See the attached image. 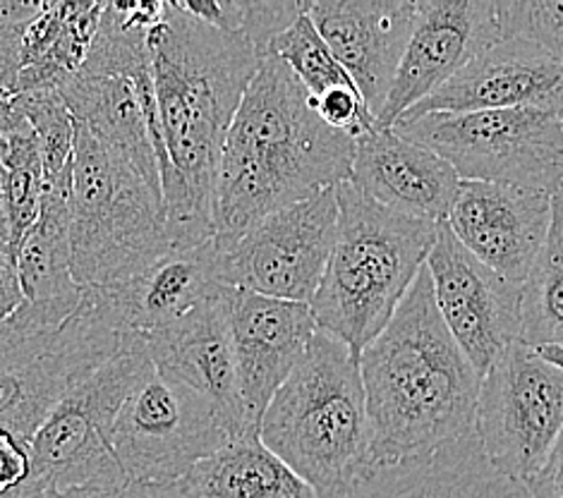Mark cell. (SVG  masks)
I'll return each instance as SVG.
<instances>
[{
    "instance_id": "obj_21",
    "label": "cell",
    "mask_w": 563,
    "mask_h": 498,
    "mask_svg": "<svg viewBox=\"0 0 563 498\" xmlns=\"http://www.w3.org/2000/svg\"><path fill=\"white\" fill-rule=\"evenodd\" d=\"M228 290L221 298L197 307L173 327L135 333V339L161 376L195 388L217 408L233 439L250 427L240 398L231 327H228Z\"/></svg>"
},
{
    "instance_id": "obj_9",
    "label": "cell",
    "mask_w": 563,
    "mask_h": 498,
    "mask_svg": "<svg viewBox=\"0 0 563 498\" xmlns=\"http://www.w3.org/2000/svg\"><path fill=\"white\" fill-rule=\"evenodd\" d=\"M125 347L89 309L60 329L15 331L0 324V427L30 443L53 408Z\"/></svg>"
},
{
    "instance_id": "obj_37",
    "label": "cell",
    "mask_w": 563,
    "mask_h": 498,
    "mask_svg": "<svg viewBox=\"0 0 563 498\" xmlns=\"http://www.w3.org/2000/svg\"><path fill=\"white\" fill-rule=\"evenodd\" d=\"M534 353H538L544 362H549V365H554V367L563 369V347H561V345H542V347H534Z\"/></svg>"
},
{
    "instance_id": "obj_17",
    "label": "cell",
    "mask_w": 563,
    "mask_h": 498,
    "mask_svg": "<svg viewBox=\"0 0 563 498\" xmlns=\"http://www.w3.org/2000/svg\"><path fill=\"white\" fill-rule=\"evenodd\" d=\"M225 302L245 422L260 429L276 390L300 365L319 329L310 305L235 288Z\"/></svg>"
},
{
    "instance_id": "obj_36",
    "label": "cell",
    "mask_w": 563,
    "mask_h": 498,
    "mask_svg": "<svg viewBox=\"0 0 563 498\" xmlns=\"http://www.w3.org/2000/svg\"><path fill=\"white\" fill-rule=\"evenodd\" d=\"M0 247H5L10 254H15L12 245V231H10V185H8V170L0 164Z\"/></svg>"
},
{
    "instance_id": "obj_2",
    "label": "cell",
    "mask_w": 563,
    "mask_h": 498,
    "mask_svg": "<svg viewBox=\"0 0 563 498\" xmlns=\"http://www.w3.org/2000/svg\"><path fill=\"white\" fill-rule=\"evenodd\" d=\"M355 140L321 123L290 67L266 53L223 144L213 242L233 245L272 213L351 180Z\"/></svg>"
},
{
    "instance_id": "obj_31",
    "label": "cell",
    "mask_w": 563,
    "mask_h": 498,
    "mask_svg": "<svg viewBox=\"0 0 563 498\" xmlns=\"http://www.w3.org/2000/svg\"><path fill=\"white\" fill-rule=\"evenodd\" d=\"M44 0H0V97H15L24 36Z\"/></svg>"
},
{
    "instance_id": "obj_10",
    "label": "cell",
    "mask_w": 563,
    "mask_h": 498,
    "mask_svg": "<svg viewBox=\"0 0 563 498\" xmlns=\"http://www.w3.org/2000/svg\"><path fill=\"white\" fill-rule=\"evenodd\" d=\"M231 439L195 388L152 369L120 408L111 443L130 482L176 484Z\"/></svg>"
},
{
    "instance_id": "obj_34",
    "label": "cell",
    "mask_w": 563,
    "mask_h": 498,
    "mask_svg": "<svg viewBox=\"0 0 563 498\" xmlns=\"http://www.w3.org/2000/svg\"><path fill=\"white\" fill-rule=\"evenodd\" d=\"M34 479L30 443L0 427V498H18Z\"/></svg>"
},
{
    "instance_id": "obj_19",
    "label": "cell",
    "mask_w": 563,
    "mask_h": 498,
    "mask_svg": "<svg viewBox=\"0 0 563 498\" xmlns=\"http://www.w3.org/2000/svg\"><path fill=\"white\" fill-rule=\"evenodd\" d=\"M58 91L77 125L130 158L144 178L161 185L158 173L166 164V152L158 125L152 60L128 75L82 65Z\"/></svg>"
},
{
    "instance_id": "obj_16",
    "label": "cell",
    "mask_w": 563,
    "mask_h": 498,
    "mask_svg": "<svg viewBox=\"0 0 563 498\" xmlns=\"http://www.w3.org/2000/svg\"><path fill=\"white\" fill-rule=\"evenodd\" d=\"M552 223V195L504 182L461 180L446 225L501 278L526 283Z\"/></svg>"
},
{
    "instance_id": "obj_26",
    "label": "cell",
    "mask_w": 563,
    "mask_h": 498,
    "mask_svg": "<svg viewBox=\"0 0 563 498\" xmlns=\"http://www.w3.org/2000/svg\"><path fill=\"white\" fill-rule=\"evenodd\" d=\"M106 3L77 0V3H48L30 24L22 48V70L18 91L58 89L85 65L93 36H97Z\"/></svg>"
},
{
    "instance_id": "obj_4",
    "label": "cell",
    "mask_w": 563,
    "mask_h": 498,
    "mask_svg": "<svg viewBox=\"0 0 563 498\" xmlns=\"http://www.w3.org/2000/svg\"><path fill=\"white\" fill-rule=\"evenodd\" d=\"M336 240L310 309L360 362L424 268L439 223L386 209L351 180L336 185Z\"/></svg>"
},
{
    "instance_id": "obj_7",
    "label": "cell",
    "mask_w": 563,
    "mask_h": 498,
    "mask_svg": "<svg viewBox=\"0 0 563 498\" xmlns=\"http://www.w3.org/2000/svg\"><path fill=\"white\" fill-rule=\"evenodd\" d=\"M400 137L434 152L461 180L552 195L563 182V115L542 109L427 113L398 120Z\"/></svg>"
},
{
    "instance_id": "obj_30",
    "label": "cell",
    "mask_w": 563,
    "mask_h": 498,
    "mask_svg": "<svg viewBox=\"0 0 563 498\" xmlns=\"http://www.w3.org/2000/svg\"><path fill=\"white\" fill-rule=\"evenodd\" d=\"M499 38L530 44L563 60V0H494Z\"/></svg>"
},
{
    "instance_id": "obj_15",
    "label": "cell",
    "mask_w": 563,
    "mask_h": 498,
    "mask_svg": "<svg viewBox=\"0 0 563 498\" xmlns=\"http://www.w3.org/2000/svg\"><path fill=\"white\" fill-rule=\"evenodd\" d=\"M228 290L221 250L213 240L190 250H170L144 272L113 286L85 288V307L115 333L168 329Z\"/></svg>"
},
{
    "instance_id": "obj_5",
    "label": "cell",
    "mask_w": 563,
    "mask_h": 498,
    "mask_svg": "<svg viewBox=\"0 0 563 498\" xmlns=\"http://www.w3.org/2000/svg\"><path fill=\"white\" fill-rule=\"evenodd\" d=\"M260 439L319 498H345L367 475L372 451L365 386L351 350L317 331L266 408Z\"/></svg>"
},
{
    "instance_id": "obj_13",
    "label": "cell",
    "mask_w": 563,
    "mask_h": 498,
    "mask_svg": "<svg viewBox=\"0 0 563 498\" xmlns=\"http://www.w3.org/2000/svg\"><path fill=\"white\" fill-rule=\"evenodd\" d=\"M424 266L441 319L482 379L504 350L520 341L522 286L475 259L446 221L439 223Z\"/></svg>"
},
{
    "instance_id": "obj_12",
    "label": "cell",
    "mask_w": 563,
    "mask_h": 498,
    "mask_svg": "<svg viewBox=\"0 0 563 498\" xmlns=\"http://www.w3.org/2000/svg\"><path fill=\"white\" fill-rule=\"evenodd\" d=\"M336 187L280 209L221 250L228 288L312 305L336 240Z\"/></svg>"
},
{
    "instance_id": "obj_23",
    "label": "cell",
    "mask_w": 563,
    "mask_h": 498,
    "mask_svg": "<svg viewBox=\"0 0 563 498\" xmlns=\"http://www.w3.org/2000/svg\"><path fill=\"white\" fill-rule=\"evenodd\" d=\"M351 182L386 209L444 223L461 178L444 158L396 130L372 128L355 137Z\"/></svg>"
},
{
    "instance_id": "obj_22",
    "label": "cell",
    "mask_w": 563,
    "mask_h": 498,
    "mask_svg": "<svg viewBox=\"0 0 563 498\" xmlns=\"http://www.w3.org/2000/svg\"><path fill=\"white\" fill-rule=\"evenodd\" d=\"M70 190H44L42 211L18 250L22 305L5 321L15 331H51L70 321L85 300V286L73 274Z\"/></svg>"
},
{
    "instance_id": "obj_1",
    "label": "cell",
    "mask_w": 563,
    "mask_h": 498,
    "mask_svg": "<svg viewBox=\"0 0 563 498\" xmlns=\"http://www.w3.org/2000/svg\"><path fill=\"white\" fill-rule=\"evenodd\" d=\"M166 164L161 192L173 250L213 240V195L228 130L264 53L247 36L219 32L176 0L146 34Z\"/></svg>"
},
{
    "instance_id": "obj_28",
    "label": "cell",
    "mask_w": 563,
    "mask_h": 498,
    "mask_svg": "<svg viewBox=\"0 0 563 498\" xmlns=\"http://www.w3.org/2000/svg\"><path fill=\"white\" fill-rule=\"evenodd\" d=\"M15 101L34 128L42 152L44 190L73 185L75 120L58 89H38L15 93Z\"/></svg>"
},
{
    "instance_id": "obj_18",
    "label": "cell",
    "mask_w": 563,
    "mask_h": 498,
    "mask_svg": "<svg viewBox=\"0 0 563 498\" xmlns=\"http://www.w3.org/2000/svg\"><path fill=\"white\" fill-rule=\"evenodd\" d=\"M305 12L377 123L415 22V0H307Z\"/></svg>"
},
{
    "instance_id": "obj_3",
    "label": "cell",
    "mask_w": 563,
    "mask_h": 498,
    "mask_svg": "<svg viewBox=\"0 0 563 498\" xmlns=\"http://www.w3.org/2000/svg\"><path fill=\"white\" fill-rule=\"evenodd\" d=\"M360 376L372 424L369 469L475 432L482 379L439 314L427 266L362 350Z\"/></svg>"
},
{
    "instance_id": "obj_35",
    "label": "cell",
    "mask_w": 563,
    "mask_h": 498,
    "mask_svg": "<svg viewBox=\"0 0 563 498\" xmlns=\"http://www.w3.org/2000/svg\"><path fill=\"white\" fill-rule=\"evenodd\" d=\"M526 489L530 498H563V432L544 465L526 482Z\"/></svg>"
},
{
    "instance_id": "obj_29",
    "label": "cell",
    "mask_w": 563,
    "mask_h": 498,
    "mask_svg": "<svg viewBox=\"0 0 563 498\" xmlns=\"http://www.w3.org/2000/svg\"><path fill=\"white\" fill-rule=\"evenodd\" d=\"M269 53L278 60H284L290 73L300 79L310 97L327 91L329 87L353 85V79L333 58L331 48L317 32L314 22L307 12L295 20L284 34H278L269 44Z\"/></svg>"
},
{
    "instance_id": "obj_20",
    "label": "cell",
    "mask_w": 563,
    "mask_h": 498,
    "mask_svg": "<svg viewBox=\"0 0 563 498\" xmlns=\"http://www.w3.org/2000/svg\"><path fill=\"white\" fill-rule=\"evenodd\" d=\"M542 109L563 115V60L499 38L400 120L427 113Z\"/></svg>"
},
{
    "instance_id": "obj_25",
    "label": "cell",
    "mask_w": 563,
    "mask_h": 498,
    "mask_svg": "<svg viewBox=\"0 0 563 498\" xmlns=\"http://www.w3.org/2000/svg\"><path fill=\"white\" fill-rule=\"evenodd\" d=\"M187 498H319L302 477L245 429L183 479Z\"/></svg>"
},
{
    "instance_id": "obj_33",
    "label": "cell",
    "mask_w": 563,
    "mask_h": 498,
    "mask_svg": "<svg viewBox=\"0 0 563 498\" xmlns=\"http://www.w3.org/2000/svg\"><path fill=\"white\" fill-rule=\"evenodd\" d=\"M18 498H187L183 482L176 484H142L120 482L101 484V487H77V489H51L42 484H30Z\"/></svg>"
},
{
    "instance_id": "obj_32",
    "label": "cell",
    "mask_w": 563,
    "mask_h": 498,
    "mask_svg": "<svg viewBox=\"0 0 563 498\" xmlns=\"http://www.w3.org/2000/svg\"><path fill=\"white\" fill-rule=\"evenodd\" d=\"M310 109L317 113L321 123L353 140L374 128V118L355 85L329 87L327 91L317 93V97H310Z\"/></svg>"
},
{
    "instance_id": "obj_11",
    "label": "cell",
    "mask_w": 563,
    "mask_h": 498,
    "mask_svg": "<svg viewBox=\"0 0 563 498\" xmlns=\"http://www.w3.org/2000/svg\"><path fill=\"white\" fill-rule=\"evenodd\" d=\"M563 432V369L516 341L482 376L475 434L489 461L526 484Z\"/></svg>"
},
{
    "instance_id": "obj_24",
    "label": "cell",
    "mask_w": 563,
    "mask_h": 498,
    "mask_svg": "<svg viewBox=\"0 0 563 498\" xmlns=\"http://www.w3.org/2000/svg\"><path fill=\"white\" fill-rule=\"evenodd\" d=\"M345 498H530L526 484L496 467L477 434L372 467Z\"/></svg>"
},
{
    "instance_id": "obj_27",
    "label": "cell",
    "mask_w": 563,
    "mask_h": 498,
    "mask_svg": "<svg viewBox=\"0 0 563 498\" xmlns=\"http://www.w3.org/2000/svg\"><path fill=\"white\" fill-rule=\"evenodd\" d=\"M520 341L530 347H563V182L552 192L544 247L522 283Z\"/></svg>"
},
{
    "instance_id": "obj_6",
    "label": "cell",
    "mask_w": 563,
    "mask_h": 498,
    "mask_svg": "<svg viewBox=\"0 0 563 498\" xmlns=\"http://www.w3.org/2000/svg\"><path fill=\"white\" fill-rule=\"evenodd\" d=\"M70 247L85 288L128 280L173 250L161 185L77 123Z\"/></svg>"
},
{
    "instance_id": "obj_14",
    "label": "cell",
    "mask_w": 563,
    "mask_h": 498,
    "mask_svg": "<svg viewBox=\"0 0 563 498\" xmlns=\"http://www.w3.org/2000/svg\"><path fill=\"white\" fill-rule=\"evenodd\" d=\"M499 42L494 0H415V22L377 130H394L410 109Z\"/></svg>"
},
{
    "instance_id": "obj_8",
    "label": "cell",
    "mask_w": 563,
    "mask_h": 498,
    "mask_svg": "<svg viewBox=\"0 0 563 498\" xmlns=\"http://www.w3.org/2000/svg\"><path fill=\"white\" fill-rule=\"evenodd\" d=\"M123 335L125 347L77 384L36 429L30 441L34 484L63 491L128 482L111 443L113 422L154 365L135 333Z\"/></svg>"
}]
</instances>
